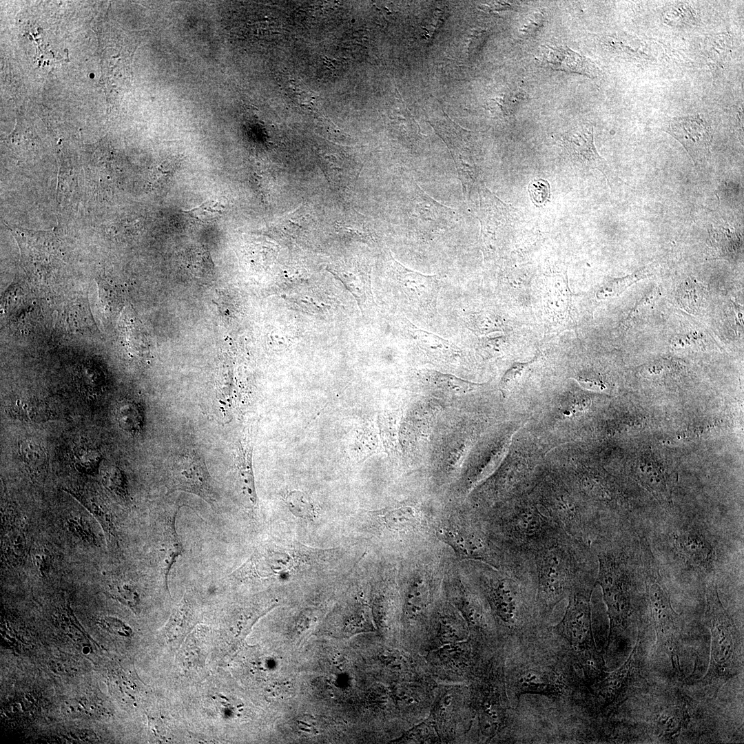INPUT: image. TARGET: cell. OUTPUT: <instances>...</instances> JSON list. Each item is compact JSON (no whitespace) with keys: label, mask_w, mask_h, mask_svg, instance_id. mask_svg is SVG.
I'll return each mask as SVG.
<instances>
[{"label":"cell","mask_w":744,"mask_h":744,"mask_svg":"<svg viewBox=\"0 0 744 744\" xmlns=\"http://www.w3.org/2000/svg\"><path fill=\"white\" fill-rule=\"evenodd\" d=\"M278 604L273 602L267 605H254L242 608L235 617L236 641H242L251 631L253 625Z\"/></svg>","instance_id":"cell-21"},{"label":"cell","mask_w":744,"mask_h":744,"mask_svg":"<svg viewBox=\"0 0 744 744\" xmlns=\"http://www.w3.org/2000/svg\"><path fill=\"white\" fill-rule=\"evenodd\" d=\"M526 99L525 94L519 90H508L502 93L499 97L492 99L493 107H497V110L502 115L508 116L512 114L519 103Z\"/></svg>","instance_id":"cell-34"},{"label":"cell","mask_w":744,"mask_h":744,"mask_svg":"<svg viewBox=\"0 0 744 744\" xmlns=\"http://www.w3.org/2000/svg\"><path fill=\"white\" fill-rule=\"evenodd\" d=\"M466 630L463 623L453 617H446L441 619L439 638L442 643L450 644L463 641Z\"/></svg>","instance_id":"cell-28"},{"label":"cell","mask_w":744,"mask_h":744,"mask_svg":"<svg viewBox=\"0 0 744 744\" xmlns=\"http://www.w3.org/2000/svg\"><path fill=\"white\" fill-rule=\"evenodd\" d=\"M665 130L682 144L695 164L708 157L712 136L710 126L703 117L673 118L668 121Z\"/></svg>","instance_id":"cell-11"},{"label":"cell","mask_w":744,"mask_h":744,"mask_svg":"<svg viewBox=\"0 0 744 744\" xmlns=\"http://www.w3.org/2000/svg\"><path fill=\"white\" fill-rule=\"evenodd\" d=\"M479 725L486 736L495 734L503 723V712L500 705L494 699H485L479 710Z\"/></svg>","instance_id":"cell-24"},{"label":"cell","mask_w":744,"mask_h":744,"mask_svg":"<svg viewBox=\"0 0 744 744\" xmlns=\"http://www.w3.org/2000/svg\"><path fill=\"white\" fill-rule=\"evenodd\" d=\"M74 496L94 516L108 537H115L114 524L107 508L94 496L85 493H74Z\"/></svg>","instance_id":"cell-23"},{"label":"cell","mask_w":744,"mask_h":744,"mask_svg":"<svg viewBox=\"0 0 744 744\" xmlns=\"http://www.w3.org/2000/svg\"><path fill=\"white\" fill-rule=\"evenodd\" d=\"M285 503L295 516L307 519L313 517V504L305 493L298 490L289 492L285 496Z\"/></svg>","instance_id":"cell-27"},{"label":"cell","mask_w":744,"mask_h":744,"mask_svg":"<svg viewBox=\"0 0 744 744\" xmlns=\"http://www.w3.org/2000/svg\"><path fill=\"white\" fill-rule=\"evenodd\" d=\"M142 413L141 406L134 402H121L116 409V417L119 426L132 435L140 433L143 429Z\"/></svg>","instance_id":"cell-22"},{"label":"cell","mask_w":744,"mask_h":744,"mask_svg":"<svg viewBox=\"0 0 744 744\" xmlns=\"http://www.w3.org/2000/svg\"><path fill=\"white\" fill-rule=\"evenodd\" d=\"M12 411L18 417L32 422H41L48 417L46 406L41 402L17 400L12 403Z\"/></svg>","instance_id":"cell-26"},{"label":"cell","mask_w":744,"mask_h":744,"mask_svg":"<svg viewBox=\"0 0 744 744\" xmlns=\"http://www.w3.org/2000/svg\"><path fill=\"white\" fill-rule=\"evenodd\" d=\"M675 544L678 550L692 564L705 569L712 566L714 550L702 535L696 533H685L676 537Z\"/></svg>","instance_id":"cell-16"},{"label":"cell","mask_w":744,"mask_h":744,"mask_svg":"<svg viewBox=\"0 0 744 744\" xmlns=\"http://www.w3.org/2000/svg\"><path fill=\"white\" fill-rule=\"evenodd\" d=\"M649 269H642L629 276L619 278H608L600 286L596 293L599 300L614 297L623 292L629 285L648 276Z\"/></svg>","instance_id":"cell-25"},{"label":"cell","mask_w":744,"mask_h":744,"mask_svg":"<svg viewBox=\"0 0 744 744\" xmlns=\"http://www.w3.org/2000/svg\"><path fill=\"white\" fill-rule=\"evenodd\" d=\"M178 507L169 513L166 517L163 532V573L165 577V586L167 587L168 576L172 566L176 562L178 557L182 555L183 548L178 539L176 527V517Z\"/></svg>","instance_id":"cell-19"},{"label":"cell","mask_w":744,"mask_h":744,"mask_svg":"<svg viewBox=\"0 0 744 744\" xmlns=\"http://www.w3.org/2000/svg\"><path fill=\"white\" fill-rule=\"evenodd\" d=\"M105 486L116 494L124 495L125 489L124 487L123 478L120 471L115 468H111L105 472L103 477Z\"/></svg>","instance_id":"cell-40"},{"label":"cell","mask_w":744,"mask_h":744,"mask_svg":"<svg viewBox=\"0 0 744 744\" xmlns=\"http://www.w3.org/2000/svg\"><path fill=\"white\" fill-rule=\"evenodd\" d=\"M538 502L545 513L566 534L590 546L601 528L600 521L583 502L552 484L540 493Z\"/></svg>","instance_id":"cell-4"},{"label":"cell","mask_w":744,"mask_h":744,"mask_svg":"<svg viewBox=\"0 0 744 744\" xmlns=\"http://www.w3.org/2000/svg\"><path fill=\"white\" fill-rule=\"evenodd\" d=\"M20 455L25 462L33 466L41 465L45 459L41 444L32 440H25L20 444Z\"/></svg>","instance_id":"cell-36"},{"label":"cell","mask_w":744,"mask_h":744,"mask_svg":"<svg viewBox=\"0 0 744 744\" xmlns=\"http://www.w3.org/2000/svg\"><path fill=\"white\" fill-rule=\"evenodd\" d=\"M535 579V614L546 619L580 583L595 579L590 546L564 534L531 555Z\"/></svg>","instance_id":"cell-1"},{"label":"cell","mask_w":744,"mask_h":744,"mask_svg":"<svg viewBox=\"0 0 744 744\" xmlns=\"http://www.w3.org/2000/svg\"><path fill=\"white\" fill-rule=\"evenodd\" d=\"M425 375L427 380L437 388L456 395L468 393L483 385L482 384L467 381L455 375L437 371H427Z\"/></svg>","instance_id":"cell-20"},{"label":"cell","mask_w":744,"mask_h":744,"mask_svg":"<svg viewBox=\"0 0 744 744\" xmlns=\"http://www.w3.org/2000/svg\"><path fill=\"white\" fill-rule=\"evenodd\" d=\"M224 210L225 205L220 200L209 199L197 207L184 211L198 220L209 222L219 218Z\"/></svg>","instance_id":"cell-30"},{"label":"cell","mask_w":744,"mask_h":744,"mask_svg":"<svg viewBox=\"0 0 744 744\" xmlns=\"http://www.w3.org/2000/svg\"><path fill=\"white\" fill-rule=\"evenodd\" d=\"M544 15L541 12H535L529 15L524 25L519 30L520 37L526 39L536 34L543 26Z\"/></svg>","instance_id":"cell-39"},{"label":"cell","mask_w":744,"mask_h":744,"mask_svg":"<svg viewBox=\"0 0 744 744\" xmlns=\"http://www.w3.org/2000/svg\"><path fill=\"white\" fill-rule=\"evenodd\" d=\"M664 19L665 22L675 25L691 23L694 20V13L687 4L677 3L665 12Z\"/></svg>","instance_id":"cell-35"},{"label":"cell","mask_w":744,"mask_h":744,"mask_svg":"<svg viewBox=\"0 0 744 744\" xmlns=\"http://www.w3.org/2000/svg\"><path fill=\"white\" fill-rule=\"evenodd\" d=\"M429 734H432L430 730V725H427L424 723L420 725L411 730L407 734L406 737L409 740L424 743L428 740Z\"/></svg>","instance_id":"cell-42"},{"label":"cell","mask_w":744,"mask_h":744,"mask_svg":"<svg viewBox=\"0 0 744 744\" xmlns=\"http://www.w3.org/2000/svg\"><path fill=\"white\" fill-rule=\"evenodd\" d=\"M404 324L410 339L427 355L444 360L458 355L459 348L450 341L421 329L409 321H405Z\"/></svg>","instance_id":"cell-15"},{"label":"cell","mask_w":744,"mask_h":744,"mask_svg":"<svg viewBox=\"0 0 744 744\" xmlns=\"http://www.w3.org/2000/svg\"><path fill=\"white\" fill-rule=\"evenodd\" d=\"M530 362L515 363L502 377L499 387L503 393H507L513 389L528 368Z\"/></svg>","instance_id":"cell-38"},{"label":"cell","mask_w":744,"mask_h":744,"mask_svg":"<svg viewBox=\"0 0 744 744\" xmlns=\"http://www.w3.org/2000/svg\"><path fill=\"white\" fill-rule=\"evenodd\" d=\"M101 626L107 631L117 635L130 634L131 629L121 620L112 617H105L101 619Z\"/></svg>","instance_id":"cell-41"},{"label":"cell","mask_w":744,"mask_h":744,"mask_svg":"<svg viewBox=\"0 0 744 744\" xmlns=\"http://www.w3.org/2000/svg\"><path fill=\"white\" fill-rule=\"evenodd\" d=\"M528 194L532 202L537 206L546 203L550 196V185L543 178L534 179L528 185Z\"/></svg>","instance_id":"cell-37"},{"label":"cell","mask_w":744,"mask_h":744,"mask_svg":"<svg viewBox=\"0 0 744 744\" xmlns=\"http://www.w3.org/2000/svg\"><path fill=\"white\" fill-rule=\"evenodd\" d=\"M595 579L576 586L568 597V602L561 620L554 629L578 651L592 645L590 597Z\"/></svg>","instance_id":"cell-7"},{"label":"cell","mask_w":744,"mask_h":744,"mask_svg":"<svg viewBox=\"0 0 744 744\" xmlns=\"http://www.w3.org/2000/svg\"><path fill=\"white\" fill-rule=\"evenodd\" d=\"M403 180L402 218L411 229L421 235L432 236L452 227L453 209L430 197L412 177Z\"/></svg>","instance_id":"cell-5"},{"label":"cell","mask_w":744,"mask_h":744,"mask_svg":"<svg viewBox=\"0 0 744 744\" xmlns=\"http://www.w3.org/2000/svg\"><path fill=\"white\" fill-rule=\"evenodd\" d=\"M514 686L519 694L557 696L562 692L564 683L552 671L526 668L515 676Z\"/></svg>","instance_id":"cell-13"},{"label":"cell","mask_w":744,"mask_h":744,"mask_svg":"<svg viewBox=\"0 0 744 744\" xmlns=\"http://www.w3.org/2000/svg\"><path fill=\"white\" fill-rule=\"evenodd\" d=\"M380 522L387 529L409 532L417 529L422 523L419 512L411 506H400L374 512Z\"/></svg>","instance_id":"cell-17"},{"label":"cell","mask_w":744,"mask_h":744,"mask_svg":"<svg viewBox=\"0 0 744 744\" xmlns=\"http://www.w3.org/2000/svg\"><path fill=\"white\" fill-rule=\"evenodd\" d=\"M25 548V539L21 530L14 531L6 541L4 555L11 563L18 564L23 559Z\"/></svg>","instance_id":"cell-32"},{"label":"cell","mask_w":744,"mask_h":744,"mask_svg":"<svg viewBox=\"0 0 744 744\" xmlns=\"http://www.w3.org/2000/svg\"><path fill=\"white\" fill-rule=\"evenodd\" d=\"M537 61L541 66L595 77L598 68L588 58L565 45H541Z\"/></svg>","instance_id":"cell-12"},{"label":"cell","mask_w":744,"mask_h":744,"mask_svg":"<svg viewBox=\"0 0 744 744\" xmlns=\"http://www.w3.org/2000/svg\"><path fill=\"white\" fill-rule=\"evenodd\" d=\"M168 490L194 494L214 506L218 495L203 457L196 449L187 448L174 453L168 460Z\"/></svg>","instance_id":"cell-6"},{"label":"cell","mask_w":744,"mask_h":744,"mask_svg":"<svg viewBox=\"0 0 744 744\" xmlns=\"http://www.w3.org/2000/svg\"><path fill=\"white\" fill-rule=\"evenodd\" d=\"M710 234L711 241L719 251L731 250V246L736 249L740 242L739 235L728 228L712 227Z\"/></svg>","instance_id":"cell-33"},{"label":"cell","mask_w":744,"mask_h":744,"mask_svg":"<svg viewBox=\"0 0 744 744\" xmlns=\"http://www.w3.org/2000/svg\"><path fill=\"white\" fill-rule=\"evenodd\" d=\"M110 595L118 601L130 607H136L138 595L132 586L122 581H116L108 585Z\"/></svg>","instance_id":"cell-31"},{"label":"cell","mask_w":744,"mask_h":744,"mask_svg":"<svg viewBox=\"0 0 744 744\" xmlns=\"http://www.w3.org/2000/svg\"><path fill=\"white\" fill-rule=\"evenodd\" d=\"M197 608L191 598L183 597L174 609L165 627V634L169 639H175L183 635L197 622Z\"/></svg>","instance_id":"cell-18"},{"label":"cell","mask_w":744,"mask_h":744,"mask_svg":"<svg viewBox=\"0 0 744 744\" xmlns=\"http://www.w3.org/2000/svg\"><path fill=\"white\" fill-rule=\"evenodd\" d=\"M493 535L504 550L531 556L564 533L534 501L518 499L490 518Z\"/></svg>","instance_id":"cell-2"},{"label":"cell","mask_w":744,"mask_h":744,"mask_svg":"<svg viewBox=\"0 0 744 744\" xmlns=\"http://www.w3.org/2000/svg\"><path fill=\"white\" fill-rule=\"evenodd\" d=\"M451 151L464 196L470 198L479 174L471 147L469 132L457 125L447 116L431 123Z\"/></svg>","instance_id":"cell-9"},{"label":"cell","mask_w":744,"mask_h":744,"mask_svg":"<svg viewBox=\"0 0 744 744\" xmlns=\"http://www.w3.org/2000/svg\"><path fill=\"white\" fill-rule=\"evenodd\" d=\"M486 37L487 34L485 30H481L475 32L472 35V38L471 39V43L469 45L470 51L472 52L475 49L478 48L479 46H481L483 42L486 40Z\"/></svg>","instance_id":"cell-43"},{"label":"cell","mask_w":744,"mask_h":744,"mask_svg":"<svg viewBox=\"0 0 744 744\" xmlns=\"http://www.w3.org/2000/svg\"><path fill=\"white\" fill-rule=\"evenodd\" d=\"M428 589L423 579H417L411 584L406 595V608L409 614L415 615L425 607L428 600Z\"/></svg>","instance_id":"cell-29"},{"label":"cell","mask_w":744,"mask_h":744,"mask_svg":"<svg viewBox=\"0 0 744 744\" xmlns=\"http://www.w3.org/2000/svg\"><path fill=\"white\" fill-rule=\"evenodd\" d=\"M553 137L557 145L564 148L572 163L581 169L599 170L604 175L610 185L612 181L619 179L606 160L597 152L594 144L592 125L579 126L564 133L555 134Z\"/></svg>","instance_id":"cell-10"},{"label":"cell","mask_w":744,"mask_h":744,"mask_svg":"<svg viewBox=\"0 0 744 744\" xmlns=\"http://www.w3.org/2000/svg\"><path fill=\"white\" fill-rule=\"evenodd\" d=\"M590 547L598 563L595 583L602 589L612 632L623 626L630 612L631 579L628 560L616 539L605 536L592 541Z\"/></svg>","instance_id":"cell-3"},{"label":"cell","mask_w":744,"mask_h":744,"mask_svg":"<svg viewBox=\"0 0 744 744\" xmlns=\"http://www.w3.org/2000/svg\"><path fill=\"white\" fill-rule=\"evenodd\" d=\"M634 477L650 491L658 501L669 506L675 476L665 468L654 462H641L635 467Z\"/></svg>","instance_id":"cell-14"},{"label":"cell","mask_w":744,"mask_h":744,"mask_svg":"<svg viewBox=\"0 0 744 744\" xmlns=\"http://www.w3.org/2000/svg\"><path fill=\"white\" fill-rule=\"evenodd\" d=\"M393 278L402 300L415 311L430 318L437 313V298L440 289L436 276L425 275L406 268L392 260Z\"/></svg>","instance_id":"cell-8"}]
</instances>
